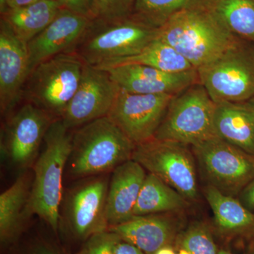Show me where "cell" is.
<instances>
[{"mask_svg": "<svg viewBox=\"0 0 254 254\" xmlns=\"http://www.w3.org/2000/svg\"><path fill=\"white\" fill-rule=\"evenodd\" d=\"M158 38L175 48L195 69L242 41L217 16L210 0H200L174 15L160 28Z\"/></svg>", "mask_w": 254, "mask_h": 254, "instance_id": "1", "label": "cell"}, {"mask_svg": "<svg viewBox=\"0 0 254 254\" xmlns=\"http://www.w3.org/2000/svg\"><path fill=\"white\" fill-rule=\"evenodd\" d=\"M61 119L52 124L35 163L26 215H38L55 235L59 233L64 172L71 150L73 132Z\"/></svg>", "mask_w": 254, "mask_h": 254, "instance_id": "2", "label": "cell"}, {"mask_svg": "<svg viewBox=\"0 0 254 254\" xmlns=\"http://www.w3.org/2000/svg\"><path fill=\"white\" fill-rule=\"evenodd\" d=\"M135 147L108 117L98 119L73 131L68 171L76 179L112 173L131 160Z\"/></svg>", "mask_w": 254, "mask_h": 254, "instance_id": "3", "label": "cell"}, {"mask_svg": "<svg viewBox=\"0 0 254 254\" xmlns=\"http://www.w3.org/2000/svg\"><path fill=\"white\" fill-rule=\"evenodd\" d=\"M152 27L133 16L115 20L92 19L74 52L86 64H105L139 53L159 36Z\"/></svg>", "mask_w": 254, "mask_h": 254, "instance_id": "4", "label": "cell"}, {"mask_svg": "<svg viewBox=\"0 0 254 254\" xmlns=\"http://www.w3.org/2000/svg\"><path fill=\"white\" fill-rule=\"evenodd\" d=\"M84 64L75 52L38 64L28 75L23 99L61 119L77 90Z\"/></svg>", "mask_w": 254, "mask_h": 254, "instance_id": "5", "label": "cell"}, {"mask_svg": "<svg viewBox=\"0 0 254 254\" xmlns=\"http://www.w3.org/2000/svg\"><path fill=\"white\" fill-rule=\"evenodd\" d=\"M215 105L200 82L191 85L173 97L154 138L191 147L216 137Z\"/></svg>", "mask_w": 254, "mask_h": 254, "instance_id": "6", "label": "cell"}, {"mask_svg": "<svg viewBox=\"0 0 254 254\" xmlns=\"http://www.w3.org/2000/svg\"><path fill=\"white\" fill-rule=\"evenodd\" d=\"M240 41L197 69L199 82L215 103H243L254 98V46Z\"/></svg>", "mask_w": 254, "mask_h": 254, "instance_id": "7", "label": "cell"}, {"mask_svg": "<svg viewBox=\"0 0 254 254\" xmlns=\"http://www.w3.org/2000/svg\"><path fill=\"white\" fill-rule=\"evenodd\" d=\"M131 160L173 187L190 202L198 200V167L190 145L153 138L136 145Z\"/></svg>", "mask_w": 254, "mask_h": 254, "instance_id": "8", "label": "cell"}, {"mask_svg": "<svg viewBox=\"0 0 254 254\" xmlns=\"http://www.w3.org/2000/svg\"><path fill=\"white\" fill-rule=\"evenodd\" d=\"M207 185L237 197L254 179V155L218 137L191 146Z\"/></svg>", "mask_w": 254, "mask_h": 254, "instance_id": "9", "label": "cell"}, {"mask_svg": "<svg viewBox=\"0 0 254 254\" xmlns=\"http://www.w3.org/2000/svg\"><path fill=\"white\" fill-rule=\"evenodd\" d=\"M105 175L85 178L86 181L68 192L60 230L81 245L93 235L109 230L106 205L110 181Z\"/></svg>", "mask_w": 254, "mask_h": 254, "instance_id": "10", "label": "cell"}, {"mask_svg": "<svg viewBox=\"0 0 254 254\" xmlns=\"http://www.w3.org/2000/svg\"><path fill=\"white\" fill-rule=\"evenodd\" d=\"M175 95L137 94L120 88L108 118L135 145L154 138Z\"/></svg>", "mask_w": 254, "mask_h": 254, "instance_id": "11", "label": "cell"}, {"mask_svg": "<svg viewBox=\"0 0 254 254\" xmlns=\"http://www.w3.org/2000/svg\"><path fill=\"white\" fill-rule=\"evenodd\" d=\"M58 119L25 102L1 130V152L14 165L26 167L35 160L52 124Z\"/></svg>", "mask_w": 254, "mask_h": 254, "instance_id": "12", "label": "cell"}, {"mask_svg": "<svg viewBox=\"0 0 254 254\" xmlns=\"http://www.w3.org/2000/svg\"><path fill=\"white\" fill-rule=\"evenodd\" d=\"M120 89L106 70L84 64L77 90L61 120L72 129L108 116Z\"/></svg>", "mask_w": 254, "mask_h": 254, "instance_id": "13", "label": "cell"}, {"mask_svg": "<svg viewBox=\"0 0 254 254\" xmlns=\"http://www.w3.org/2000/svg\"><path fill=\"white\" fill-rule=\"evenodd\" d=\"M91 21L88 16L62 8L54 20L28 43L30 72L50 58L74 52Z\"/></svg>", "mask_w": 254, "mask_h": 254, "instance_id": "14", "label": "cell"}, {"mask_svg": "<svg viewBox=\"0 0 254 254\" xmlns=\"http://www.w3.org/2000/svg\"><path fill=\"white\" fill-rule=\"evenodd\" d=\"M30 73L27 44L1 21L0 25V109L9 115L22 98Z\"/></svg>", "mask_w": 254, "mask_h": 254, "instance_id": "15", "label": "cell"}, {"mask_svg": "<svg viewBox=\"0 0 254 254\" xmlns=\"http://www.w3.org/2000/svg\"><path fill=\"white\" fill-rule=\"evenodd\" d=\"M121 89L137 94L175 95L199 82L197 69L168 73L145 65L123 64L105 68Z\"/></svg>", "mask_w": 254, "mask_h": 254, "instance_id": "16", "label": "cell"}, {"mask_svg": "<svg viewBox=\"0 0 254 254\" xmlns=\"http://www.w3.org/2000/svg\"><path fill=\"white\" fill-rule=\"evenodd\" d=\"M180 213H166L134 216L124 223L109 227L125 242L145 254H154L166 246H173L182 231Z\"/></svg>", "mask_w": 254, "mask_h": 254, "instance_id": "17", "label": "cell"}, {"mask_svg": "<svg viewBox=\"0 0 254 254\" xmlns=\"http://www.w3.org/2000/svg\"><path fill=\"white\" fill-rule=\"evenodd\" d=\"M146 175L145 169L133 160L125 162L112 172L106 205L109 227L133 218Z\"/></svg>", "mask_w": 254, "mask_h": 254, "instance_id": "18", "label": "cell"}, {"mask_svg": "<svg viewBox=\"0 0 254 254\" xmlns=\"http://www.w3.org/2000/svg\"><path fill=\"white\" fill-rule=\"evenodd\" d=\"M32 181L26 174L18 176L0 195V244L8 250L16 245L26 230V215Z\"/></svg>", "mask_w": 254, "mask_h": 254, "instance_id": "19", "label": "cell"}, {"mask_svg": "<svg viewBox=\"0 0 254 254\" xmlns=\"http://www.w3.org/2000/svg\"><path fill=\"white\" fill-rule=\"evenodd\" d=\"M203 194L214 215L217 231L225 238L253 237L254 213L246 208L237 197L224 194L206 185Z\"/></svg>", "mask_w": 254, "mask_h": 254, "instance_id": "20", "label": "cell"}, {"mask_svg": "<svg viewBox=\"0 0 254 254\" xmlns=\"http://www.w3.org/2000/svg\"><path fill=\"white\" fill-rule=\"evenodd\" d=\"M213 123L217 137L254 155V123L245 103H216Z\"/></svg>", "mask_w": 254, "mask_h": 254, "instance_id": "21", "label": "cell"}, {"mask_svg": "<svg viewBox=\"0 0 254 254\" xmlns=\"http://www.w3.org/2000/svg\"><path fill=\"white\" fill-rule=\"evenodd\" d=\"M62 8L57 0H41L26 6L3 10L1 21L21 41L28 44L54 20Z\"/></svg>", "mask_w": 254, "mask_h": 254, "instance_id": "22", "label": "cell"}, {"mask_svg": "<svg viewBox=\"0 0 254 254\" xmlns=\"http://www.w3.org/2000/svg\"><path fill=\"white\" fill-rule=\"evenodd\" d=\"M190 203L177 190L153 174H147L138 195L133 217L153 214L182 213Z\"/></svg>", "mask_w": 254, "mask_h": 254, "instance_id": "23", "label": "cell"}, {"mask_svg": "<svg viewBox=\"0 0 254 254\" xmlns=\"http://www.w3.org/2000/svg\"><path fill=\"white\" fill-rule=\"evenodd\" d=\"M131 64L145 65L168 73H182L195 69L175 48L158 37L138 54L113 60L96 68L105 69Z\"/></svg>", "mask_w": 254, "mask_h": 254, "instance_id": "24", "label": "cell"}, {"mask_svg": "<svg viewBox=\"0 0 254 254\" xmlns=\"http://www.w3.org/2000/svg\"><path fill=\"white\" fill-rule=\"evenodd\" d=\"M210 5L232 34L254 43V0H210Z\"/></svg>", "mask_w": 254, "mask_h": 254, "instance_id": "25", "label": "cell"}, {"mask_svg": "<svg viewBox=\"0 0 254 254\" xmlns=\"http://www.w3.org/2000/svg\"><path fill=\"white\" fill-rule=\"evenodd\" d=\"M200 0H136L131 16L160 28L172 16Z\"/></svg>", "mask_w": 254, "mask_h": 254, "instance_id": "26", "label": "cell"}, {"mask_svg": "<svg viewBox=\"0 0 254 254\" xmlns=\"http://www.w3.org/2000/svg\"><path fill=\"white\" fill-rule=\"evenodd\" d=\"M179 250L191 254H218L211 229L204 222L196 221L182 230L175 242Z\"/></svg>", "mask_w": 254, "mask_h": 254, "instance_id": "27", "label": "cell"}, {"mask_svg": "<svg viewBox=\"0 0 254 254\" xmlns=\"http://www.w3.org/2000/svg\"><path fill=\"white\" fill-rule=\"evenodd\" d=\"M136 0H93L92 19L115 20L131 16Z\"/></svg>", "mask_w": 254, "mask_h": 254, "instance_id": "28", "label": "cell"}, {"mask_svg": "<svg viewBox=\"0 0 254 254\" xmlns=\"http://www.w3.org/2000/svg\"><path fill=\"white\" fill-rule=\"evenodd\" d=\"M8 251L11 254H71L55 239L38 235L23 245L16 244Z\"/></svg>", "mask_w": 254, "mask_h": 254, "instance_id": "29", "label": "cell"}, {"mask_svg": "<svg viewBox=\"0 0 254 254\" xmlns=\"http://www.w3.org/2000/svg\"><path fill=\"white\" fill-rule=\"evenodd\" d=\"M121 240L118 235L108 230L90 237L75 254H115Z\"/></svg>", "mask_w": 254, "mask_h": 254, "instance_id": "30", "label": "cell"}, {"mask_svg": "<svg viewBox=\"0 0 254 254\" xmlns=\"http://www.w3.org/2000/svg\"><path fill=\"white\" fill-rule=\"evenodd\" d=\"M63 9L92 18L93 0H57Z\"/></svg>", "mask_w": 254, "mask_h": 254, "instance_id": "31", "label": "cell"}, {"mask_svg": "<svg viewBox=\"0 0 254 254\" xmlns=\"http://www.w3.org/2000/svg\"><path fill=\"white\" fill-rule=\"evenodd\" d=\"M239 200L246 208L253 210L254 209V179L242 190L238 196Z\"/></svg>", "mask_w": 254, "mask_h": 254, "instance_id": "32", "label": "cell"}, {"mask_svg": "<svg viewBox=\"0 0 254 254\" xmlns=\"http://www.w3.org/2000/svg\"><path fill=\"white\" fill-rule=\"evenodd\" d=\"M115 254H145L140 249L131 243L121 240L119 242Z\"/></svg>", "mask_w": 254, "mask_h": 254, "instance_id": "33", "label": "cell"}, {"mask_svg": "<svg viewBox=\"0 0 254 254\" xmlns=\"http://www.w3.org/2000/svg\"><path fill=\"white\" fill-rule=\"evenodd\" d=\"M41 1V0H8L4 6H3L1 10L6 9H11V8L20 7V6H26V5L33 4V3L37 2V1Z\"/></svg>", "mask_w": 254, "mask_h": 254, "instance_id": "34", "label": "cell"}, {"mask_svg": "<svg viewBox=\"0 0 254 254\" xmlns=\"http://www.w3.org/2000/svg\"><path fill=\"white\" fill-rule=\"evenodd\" d=\"M154 254H176L173 246H166L157 251Z\"/></svg>", "mask_w": 254, "mask_h": 254, "instance_id": "35", "label": "cell"}, {"mask_svg": "<svg viewBox=\"0 0 254 254\" xmlns=\"http://www.w3.org/2000/svg\"><path fill=\"white\" fill-rule=\"evenodd\" d=\"M246 108L249 110L254 123V98L245 103Z\"/></svg>", "mask_w": 254, "mask_h": 254, "instance_id": "36", "label": "cell"}, {"mask_svg": "<svg viewBox=\"0 0 254 254\" xmlns=\"http://www.w3.org/2000/svg\"><path fill=\"white\" fill-rule=\"evenodd\" d=\"M250 252L251 254H254V235L252 237V242H251L250 246Z\"/></svg>", "mask_w": 254, "mask_h": 254, "instance_id": "37", "label": "cell"}, {"mask_svg": "<svg viewBox=\"0 0 254 254\" xmlns=\"http://www.w3.org/2000/svg\"><path fill=\"white\" fill-rule=\"evenodd\" d=\"M177 254H191L188 251L185 250H179V253Z\"/></svg>", "mask_w": 254, "mask_h": 254, "instance_id": "38", "label": "cell"}, {"mask_svg": "<svg viewBox=\"0 0 254 254\" xmlns=\"http://www.w3.org/2000/svg\"><path fill=\"white\" fill-rule=\"evenodd\" d=\"M8 0H0V9H1L4 6L5 3Z\"/></svg>", "mask_w": 254, "mask_h": 254, "instance_id": "39", "label": "cell"}, {"mask_svg": "<svg viewBox=\"0 0 254 254\" xmlns=\"http://www.w3.org/2000/svg\"><path fill=\"white\" fill-rule=\"evenodd\" d=\"M218 254H233L230 253V252H227V251L220 250V251H219Z\"/></svg>", "mask_w": 254, "mask_h": 254, "instance_id": "40", "label": "cell"}]
</instances>
